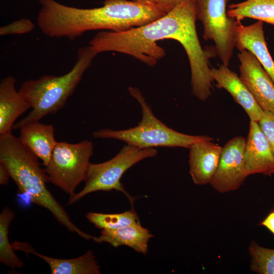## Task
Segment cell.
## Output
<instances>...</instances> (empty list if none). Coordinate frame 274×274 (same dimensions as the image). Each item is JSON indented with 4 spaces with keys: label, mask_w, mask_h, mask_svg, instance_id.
Returning a JSON list of instances; mask_svg holds the SVG:
<instances>
[{
    "label": "cell",
    "mask_w": 274,
    "mask_h": 274,
    "mask_svg": "<svg viewBox=\"0 0 274 274\" xmlns=\"http://www.w3.org/2000/svg\"><path fill=\"white\" fill-rule=\"evenodd\" d=\"M196 19L194 0H186L145 25L119 32L100 31L90 41L89 45L97 54L107 51L122 53L154 66L166 54L157 42L175 40L185 50L190 67L198 69L207 64L209 57L197 36Z\"/></svg>",
    "instance_id": "1"
},
{
    "label": "cell",
    "mask_w": 274,
    "mask_h": 274,
    "mask_svg": "<svg viewBox=\"0 0 274 274\" xmlns=\"http://www.w3.org/2000/svg\"><path fill=\"white\" fill-rule=\"evenodd\" d=\"M37 23L46 36L74 40L86 31H124L148 24L166 14L155 7L135 1L105 0L101 7L82 9L55 0H39Z\"/></svg>",
    "instance_id": "2"
},
{
    "label": "cell",
    "mask_w": 274,
    "mask_h": 274,
    "mask_svg": "<svg viewBox=\"0 0 274 274\" xmlns=\"http://www.w3.org/2000/svg\"><path fill=\"white\" fill-rule=\"evenodd\" d=\"M0 163L7 167L19 190L27 195L33 203L48 210L71 232L86 240L94 238L71 221L65 210L47 188L46 184L49 181L38 158L12 132L0 135Z\"/></svg>",
    "instance_id": "3"
},
{
    "label": "cell",
    "mask_w": 274,
    "mask_h": 274,
    "mask_svg": "<svg viewBox=\"0 0 274 274\" xmlns=\"http://www.w3.org/2000/svg\"><path fill=\"white\" fill-rule=\"evenodd\" d=\"M97 53L90 46L81 47L75 65L67 73L60 76L45 75L24 82L19 91L30 105V112L14 124V129L39 122L48 114H54L65 106L85 71Z\"/></svg>",
    "instance_id": "4"
},
{
    "label": "cell",
    "mask_w": 274,
    "mask_h": 274,
    "mask_svg": "<svg viewBox=\"0 0 274 274\" xmlns=\"http://www.w3.org/2000/svg\"><path fill=\"white\" fill-rule=\"evenodd\" d=\"M128 90L141 108V121L137 126L126 129H99L93 133L94 138L114 139L142 149L158 147L189 149L196 142L214 140L209 136L189 135L169 128L154 115L150 106L138 88L129 87Z\"/></svg>",
    "instance_id": "5"
},
{
    "label": "cell",
    "mask_w": 274,
    "mask_h": 274,
    "mask_svg": "<svg viewBox=\"0 0 274 274\" xmlns=\"http://www.w3.org/2000/svg\"><path fill=\"white\" fill-rule=\"evenodd\" d=\"M157 154V150L154 148L142 149L126 144L112 159L99 163H90L84 188L70 196L67 204H73L94 192L112 190L124 193L132 204L134 199L125 190L120 179L125 172L134 164Z\"/></svg>",
    "instance_id": "6"
},
{
    "label": "cell",
    "mask_w": 274,
    "mask_h": 274,
    "mask_svg": "<svg viewBox=\"0 0 274 274\" xmlns=\"http://www.w3.org/2000/svg\"><path fill=\"white\" fill-rule=\"evenodd\" d=\"M93 152V143L89 140L76 144L57 142L45 168L49 181L73 195L78 186L86 179Z\"/></svg>",
    "instance_id": "7"
},
{
    "label": "cell",
    "mask_w": 274,
    "mask_h": 274,
    "mask_svg": "<svg viewBox=\"0 0 274 274\" xmlns=\"http://www.w3.org/2000/svg\"><path fill=\"white\" fill-rule=\"evenodd\" d=\"M229 0H194L196 18L202 23L203 38L212 40L222 64L228 66L234 47L236 21L229 17Z\"/></svg>",
    "instance_id": "8"
},
{
    "label": "cell",
    "mask_w": 274,
    "mask_h": 274,
    "mask_svg": "<svg viewBox=\"0 0 274 274\" xmlns=\"http://www.w3.org/2000/svg\"><path fill=\"white\" fill-rule=\"evenodd\" d=\"M246 139L234 137L222 147L217 170L210 182L217 192L226 193L238 189L249 176L244 158Z\"/></svg>",
    "instance_id": "9"
},
{
    "label": "cell",
    "mask_w": 274,
    "mask_h": 274,
    "mask_svg": "<svg viewBox=\"0 0 274 274\" xmlns=\"http://www.w3.org/2000/svg\"><path fill=\"white\" fill-rule=\"evenodd\" d=\"M239 78L263 111L274 113V84L256 57L250 51H239Z\"/></svg>",
    "instance_id": "10"
},
{
    "label": "cell",
    "mask_w": 274,
    "mask_h": 274,
    "mask_svg": "<svg viewBox=\"0 0 274 274\" xmlns=\"http://www.w3.org/2000/svg\"><path fill=\"white\" fill-rule=\"evenodd\" d=\"M244 158L249 175L274 174V153L257 122L250 121Z\"/></svg>",
    "instance_id": "11"
},
{
    "label": "cell",
    "mask_w": 274,
    "mask_h": 274,
    "mask_svg": "<svg viewBox=\"0 0 274 274\" xmlns=\"http://www.w3.org/2000/svg\"><path fill=\"white\" fill-rule=\"evenodd\" d=\"M235 47L241 51L247 50L257 58L274 84V61L265 41L263 22L261 21L248 25L237 21L235 28Z\"/></svg>",
    "instance_id": "12"
},
{
    "label": "cell",
    "mask_w": 274,
    "mask_h": 274,
    "mask_svg": "<svg viewBox=\"0 0 274 274\" xmlns=\"http://www.w3.org/2000/svg\"><path fill=\"white\" fill-rule=\"evenodd\" d=\"M211 73L217 82L216 87L227 91L245 111L250 121L258 122L264 111L237 74L223 64L218 68H211Z\"/></svg>",
    "instance_id": "13"
},
{
    "label": "cell",
    "mask_w": 274,
    "mask_h": 274,
    "mask_svg": "<svg viewBox=\"0 0 274 274\" xmlns=\"http://www.w3.org/2000/svg\"><path fill=\"white\" fill-rule=\"evenodd\" d=\"M189 149V173L193 183L210 184L218 168L222 147L212 141H202L193 144Z\"/></svg>",
    "instance_id": "14"
},
{
    "label": "cell",
    "mask_w": 274,
    "mask_h": 274,
    "mask_svg": "<svg viewBox=\"0 0 274 274\" xmlns=\"http://www.w3.org/2000/svg\"><path fill=\"white\" fill-rule=\"evenodd\" d=\"M16 249L27 253H31L40 257L49 266L52 274H100L98 264L93 252L88 250L84 255L72 259H58L40 254L26 243H15Z\"/></svg>",
    "instance_id": "15"
},
{
    "label": "cell",
    "mask_w": 274,
    "mask_h": 274,
    "mask_svg": "<svg viewBox=\"0 0 274 274\" xmlns=\"http://www.w3.org/2000/svg\"><path fill=\"white\" fill-rule=\"evenodd\" d=\"M16 80L8 76L0 82V135L12 132L14 122L30 108L29 104L16 89Z\"/></svg>",
    "instance_id": "16"
},
{
    "label": "cell",
    "mask_w": 274,
    "mask_h": 274,
    "mask_svg": "<svg viewBox=\"0 0 274 274\" xmlns=\"http://www.w3.org/2000/svg\"><path fill=\"white\" fill-rule=\"evenodd\" d=\"M20 130L18 139L20 142L40 158L46 167L57 143L54 126L36 122L22 126Z\"/></svg>",
    "instance_id": "17"
},
{
    "label": "cell",
    "mask_w": 274,
    "mask_h": 274,
    "mask_svg": "<svg viewBox=\"0 0 274 274\" xmlns=\"http://www.w3.org/2000/svg\"><path fill=\"white\" fill-rule=\"evenodd\" d=\"M153 237L148 229L138 223L117 229H102L100 235L94 236L93 240L98 243H108L115 248L126 246L145 255L148 252L149 242Z\"/></svg>",
    "instance_id": "18"
},
{
    "label": "cell",
    "mask_w": 274,
    "mask_h": 274,
    "mask_svg": "<svg viewBox=\"0 0 274 274\" xmlns=\"http://www.w3.org/2000/svg\"><path fill=\"white\" fill-rule=\"evenodd\" d=\"M227 15L238 22L248 18L274 26V0H246L232 4Z\"/></svg>",
    "instance_id": "19"
},
{
    "label": "cell",
    "mask_w": 274,
    "mask_h": 274,
    "mask_svg": "<svg viewBox=\"0 0 274 274\" xmlns=\"http://www.w3.org/2000/svg\"><path fill=\"white\" fill-rule=\"evenodd\" d=\"M15 218L13 211L4 207L0 214V261L12 269L21 268L24 262L17 256L9 240V228Z\"/></svg>",
    "instance_id": "20"
},
{
    "label": "cell",
    "mask_w": 274,
    "mask_h": 274,
    "mask_svg": "<svg viewBox=\"0 0 274 274\" xmlns=\"http://www.w3.org/2000/svg\"><path fill=\"white\" fill-rule=\"evenodd\" d=\"M87 220L99 229H117L127 225L140 223L133 211L117 214H104L88 212Z\"/></svg>",
    "instance_id": "21"
},
{
    "label": "cell",
    "mask_w": 274,
    "mask_h": 274,
    "mask_svg": "<svg viewBox=\"0 0 274 274\" xmlns=\"http://www.w3.org/2000/svg\"><path fill=\"white\" fill-rule=\"evenodd\" d=\"M251 257L250 269L259 274H274V249L252 242L249 248Z\"/></svg>",
    "instance_id": "22"
},
{
    "label": "cell",
    "mask_w": 274,
    "mask_h": 274,
    "mask_svg": "<svg viewBox=\"0 0 274 274\" xmlns=\"http://www.w3.org/2000/svg\"><path fill=\"white\" fill-rule=\"evenodd\" d=\"M35 25L27 18H22L0 28L1 36L25 34L31 31Z\"/></svg>",
    "instance_id": "23"
},
{
    "label": "cell",
    "mask_w": 274,
    "mask_h": 274,
    "mask_svg": "<svg viewBox=\"0 0 274 274\" xmlns=\"http://www.w3.org/2000/svg\"><path fill=\"white\" fill-rule=\"evenodd\" d=\"M258 123L274 153V113L264 111Z\"/></svg>",
    "instance_id": "24"
},
{
    "label": "cell",
    "mask_w": 274,
    "mask_h": 274,
    "mask_svg": "<svg viewBox=\"0 0 274 274\" xmlns=\"http://www.w3.org/2000/svg\"><path fill=\"white\" fill-rule=\"evenodd\" d=\"M186 0H144L146 4L159 8L165 13L171 11L175 7Z\"/></svg>",
    "instance_id": "25"
},
{
    "label": "cell",
    "mask_w": 274,
    "mask_h": 274,
    "mask_svg": "<svg viewBox=\"0 0 274 274\" xmlns=\"http://www.w3.org/2000/svg\"><path fill=\"white\" fill-rule=\"evenodd\" d=\"M260 225L265 227L274 235V210L271 211L261 222Z\"/></svg>",
    "instance_id": "26"
},
{
    "label": "cell",
    "mask_w": 274,
    "mask_h": 274,
    "mask_svg": "<svg viewBox=\"0 0 274 274\" xmlns=\"http://www.w3.org/2000/svg\"><path fill=\"white\" fill-rule=\"evenodd\" d=\"M10 178L11 177L8 169L3 164L0 163V184H7Z\"/></svg>",
    "instance_id": "27"
},
{
    "label": "cell",
    "mask_w": 274,
    "mask_h": 274,
    "mask_svg": "<svg viewBox=\"0 0 274 274\" xmlns=\"http://www.w3.org/2000/svg\"><path fill=\"white\" fill-rule=\"evenodd\" d=\"M134 1H137V2H139L140 3H144H144V0H134Z\"/></svg>",
    "instance_id": "28"
}]
</instances>
